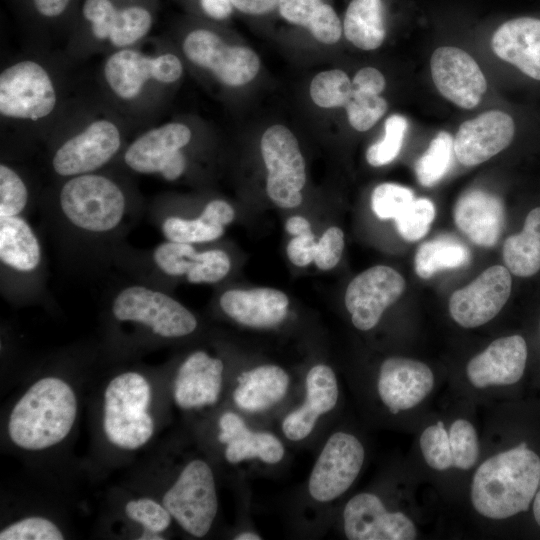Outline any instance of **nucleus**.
<instances>
[{"instance_id":"18","label":"nucleus","mask_w":540,"mask_h":540,"mask_svg":"<svg viewBox=\"0 0 540 540\" xmlns=\"http://www.w3.org/2000/svg\"><path fill=\"white\" fill-rule=\"evenodd\" d=\"M404 289L402 275L388 266H374L357 275L345 293V306L353 325L361 331L374 328Z\"/></svg>"},{"instance_id":"21","label":"nucleus","mask_w":540,"mask_h":540,"mask_svg":"<svg viewBox=\"0 0 540 540\" xmlns=\"http://www.w3.org/2000/svg\"><path fill=\"white\" fill-rule=\"evenodd\" d=\"M432 80L446 99L465 109L476 107L487 89L477 62L464 50L443 46L430 60Z\"/></svg>"},{"instance_id":"9","label":"nucleus","mask_w":540,"mask_h":540,"mask_svg":"<svg viewBox=\"0 0 540 540\" xmlns=\"http://www.w3.org/2000/svg\"><path fill=\"white\" fill-rule=\"evenodd\" d=\"M107 296L106 312L115 324L153 338L177 340L198 328L193 312L160 287L132 279L113 287Z\"/></svg>"},{"instance_id":"22","label":"nucleus","mask_w":540,"mask_h":540,"mask_svg":"<svg viewBox=\"0 0 540 540\" xmlns=\"http://www.w3.org/2000/svg\"><path fill=\"white\" fill-rule=\"evenodd\" d=\"M528 347L519 334L492 341L481 353L469 360L466 376L472 386H512L519 383L526 371Z\"/></svg>"},{"instance_id":"7","label":"nucleus","mask_w":540,"mask_h":540,"mask_svg":"<svg viewBox=\"0 0 540 540\" xmlns=\"http://www.w3.org/2000/svg\"><path fill=\"white\" fill-rule=\"evenodd\" d=\"M196 244L165 240L151 249H137L127 242L115 252L112 265L132 279L166 290V283L215 284L231 270V258L220 248L198 250Z\"/></svg>"},{"instance_id":"27","label":"nucleus","mask_w":540,"mask_h":540,"mask_svg":"<svg viewBox=\"0 0 540 540\" xmlns=\"http://www.w3.org/2000/svg\"><path fill=\"white\" fill-rule=\"evenodd\" d=\"M218 425V440L225 445L224 457L228 463L259 460L274 465L283 460L286 453L283 442L270 432L251 430L239 414L224 412Z\"/></svg>"},{"instance_id":"39","label":"nucleus","mask_w":540,"mask_h":540,"mask_svg":"<svg viewBox=\"0 0 540 540\" xmlns=\"http://www.w3.org/2000/svg\"><path fill=\"white\" fill-rule=\"evenodd\" d=\"M453 468L470 470L480 456V443L474 425L467 419L454 420L448 429Z\"/></svg>"},{"instance_id":"20","label":"nucleus","mask_w":540,"mask_h":540,"mask_svg":"<svg viewBox=\"0 0 540 540\" xmlns=\"http://www.w3.org/2000/svg\"><path fill=\"white\" fill-rule=\"evenodd\" d=\"M434 384V374L424 362L391 356L380 365L376 389L383 406L390 413L399 414L422 403Z\"/></svg>"},{"instance_id":"51","label":"nucleus","mask_w":540,"mask_h":540,"mask_svg":"<svg viewBox=\"0 0 540 540\" xmlns=\"http://www.w3.org/2000/svg\"><path fill=\"white\" fill-rule=\"evenodd\" d=\"M233 6L248 15H264L279 6L280 0H231Z\"/></svg>"},{"instance_id":"29","label":"nucleus","mask_w":540,"mask_h":540,"mask_svg":"<svg viewBox=\"0 0 540 540\" xmlns=\"http://www.w3.org/2000/svg\"><path fill=\"white\" fill-rule=\"evenodd\" d=\"M453 216L456 226L474 244L493 247L504 225V206L496 195L474 189L457 200Z\"/></svg>"},{"instance_id":"53","label":"nucleus","mask_w":540,"mask_h":540,"mask_svg":"<svg viewBox=\"0 0 540 540\" xmlns=\"http://www.w3.org/2000/svg\"><path fill=\"white\" fill-rule=\"evenodd\" d=\"M530 512L535 526L540 529V480L531 504Z\"/></svg>"},{"instance_id":"5","label":"nucleus","mask_w":540,"mask_h":540,"mask_svg":"<svg viewBox=\"0 0 540 540\" xmlns=\"http://www.w3.org/2000/svg\"><path fill=\"white\" fill-rule=\"evenodd\" d=\"M159 0H80L62 49L76 63L151 36Z\"/></svg>"},{"instance_id":"43","label":"nucleus","mask_w":540,"mask_h":540,"mask_svg":"<svg viewBox=\"0 0 540 540\" xmlns=\"http://www.w3.org/2000/svg\"><path fill=\"white\" fill-rule=\"evenodd\" d=\"M435 217L433 203L426 198L414 201L395 218L398 233L407 241H417L429 231Z\"/></svg>"},{"instance_id":"49","label":"nucleus","mask_w":540,"mask_h":540,"mask_svg":"<svg viewBox=\"0 0 540 540\" xmlns=\"http://www.w3.org/2000/svg\"><path fill=\"white\" fill-rule=\"evenodd\" d=\"M385 78L383 74L373 67L360 69L352 80V87L361 90L371 91L380 94L385 89Z\"/></svg>"},{"instance_id":"36","label":"nucleus","mask_w":540,"mask_h":540,"mask_svg":"<svg viewBox=\"0 0 540 540\" xmlns=\"http://www.w3.org/2000/svg\"><path fill=\"white\" fill-rule=\"evenodd\" d=\"M470 260L468 248L451 237H437L420 245L415 255L416 274L423 279L436 272L466 265Z\"/></svg>"},{"instance_id":"45","label":"nucleus","mask_w":540,"mask_h":540,"mask_svg":"<svg viewBox=\"0 0 540 540\" xmlns=\"http://www.w3.org/2000/svg\"><path fill=\"white\" fill-rule=\"evenodd\" d=\"M1 540H62L64 535L50 519L31 516L18 520L0 532Z\"/></svg>"},{"instance_id":"37","label":"nucleus","mask_w":540,"mask_h":540,"mask_svg":"<svg viewBox=\"0 0 540 540\" xmlns=\"http://www.w3.org/2000/svg\"><path fill=\"white\" fill-rule=\"evenodd\" d=\"M452 151L451 135L439 132L415 164L416 176L422 186L431 187L443 178L449 169Z\"/></svg>"},{"instance_id":"41","label":"nucleus","mask_w":540,"mask_h":540,"mask_svg":"<svg viewBox=\"0 0 540 540\" xmlns=\"http://www.w3.org/2000/svg\"><path fill=\"white\" fill-rule=\"evenodd\" d=\"M420 451L425 463L435 471L453 468L448 430L442 421L427 426L420 434Z\"/></svg>"},{"instance_id":"2","label":"nucleus","mask_w":540,"mask_h":540,"mask_svg":"<svg viewBox=\"0 0 540 540\" xmlns=\"http://www.w3.org/2000/svg\"><path fill=\"white\" fill-rule=\"evenodd\" d=\"M62 48L24 45L0 70L1 157L42 146L80 84Z\"/></svg>"},{"instance_id":"54","label":"nucleus","mask_w":540,"mask_h":540,"mask_svg":"<svg viewBox=\"0 0 540 540\" xmlns=\"http://www.w3.org/2000/svg\"><path fill=\"white\" fill-rule=\"evenodd\" d=\"M233 539L235 540H260L262 536L254 531L245 530L237 533Z\"/></svg>"},{"instance_id":"40","label":"nucleus","mask_w":540,"mask_h":540,"mask_svg":"<svg viewBox=\"0 0 540 540\" xmlns=\"http://www.w3.org/2000/svg\"><path fill=\"white\" fill-rule=\"evenodd\" d=\"M345 108L349 124L363 132L369 130L386 113L388 104L380 94L352 87Z\"/></svg>"},{"instance_id":"17","label":"nucleus","mask_w":540,"mask_h":540,"mask_svg":"<svg viewBox=\"0 0 540 540\" xmlns=\"http://www.w3.org/2000/svg\"><path fill=\"white\" fill-rule=\"evenodd\" d=\"M342 527L349 540H413L417 528L401 511L388 510L375 493L352 496L342 511Z\"/></svg>"},{"instance_id":"15","label":"nucleus","mask_w":540,"mask_h":540,"mask_svg":"<svg viewBox=\"0 0 540 540\" xmlns=\"http://www.w3.org/2000/svg\"><path fill=\"white\" fill-rule=\"evenodd\" d=\"M365 461L360 439L347 431L332 433L311 469L307 492L311 500L328 504L343 496L354 484Z\"/></svg>"},{"instance_id":"50","label":"nucleus","mask_w":540,"mask_h":540,"mask_svg":"<svg viewBox=\"0 0 540 540\" xmlns=\"http://www.w3.org/2000/svg\"><path fill=\"white\" fill-rule=\"evenodd\" d=\"M198 4L204 15L216 21L229 18L234 8L231 0H198Z\"/></svg>"},{"instance_id":"44","label":"nucleus","mask_w":540,"mask_h":540,"mask_svg":"<svg viewBox=\"0 0 540 540\" xmlns=\"http://www.w3.org/2000/svg\"><path fill=\"white\" fill-rule=\"evenodd\" d=\"M414 199L411 189L394 183H382L372 192L371 206L377 217L395 219Z\"/></svg>"},{"instance_id":"1","label":"nucleus","mask_w":540,"mask_h":540,"mask_svg":"<svg viewBox=\"0 0 540 540\" xmlns=\"http://www.w3.org/2000/svg\"><path fill=\"white\" fill-rule=\"evenodd\" d=\"M38 205L62 260L87 273L112 265L116 250L147 211L134 176L117 165L52 180Z\"/></svg>"},{"instance_id":"38","label":"nucleus","mask_w":540,"mask_h":540,"mask_svg":"<svg viewBox=\"0 0 540 540\" xmlns=\"http://www.w3.org/2000/svg\"><path fill=\"white\" fill-rule=\"evenodd\" d=\"M352 82L340 69L318 73L311 81L310 96L322 108H336L347 104L351 96Z\"/></svg>"},{"instance_id":"26","label":"nucleus","mask_w":540,"mask_h":540,"mask_svg":"<svg viewBox=\"0 0 540 540\" xmlns=\"http://www.w3.org/2000/svg\"><path fill=\"white\" fill-rule=\"evenodd\" d=\"M80 0H15L26 46L61 48Z\"/></svg>"},{"instance_id":"3","label":"nucleus","mask_w":540,"mask_h":540,"mask_svg":"<svg viewBox=\"0 0 540 540\" xmlns=\"http://www.w3.org/2000/svg\"><path fill=\"white\" fill-rule=\"evenodd\" d=\"M169 44L151 35L102 56L95 71L93 87L135 133L158 123L183 77V59Z\"/></svg>"},{"instance_id":"8","label":"nucleus","mask_w":540,"mask_h":540,"mask_svg":"<svg viewBox=\"0 0 540 540\" xmlns=\"http://www.w3.org/2000/svg\"><path fill=\"white\" fill-rule=\"evenodd\" d=\"M76 415L77 400L71 386L59 377H43L14 405L8 435L19 448L44 450L66 438Z\"/></svg>"},{"instance_id":"31","label":"nucleus","mask_w":540,"mask_h":540,"mask_svg":"<svg viewBox=\"0 0 540 540\" xmlns=\"http://www.w3.org/2000/svg\"><path fill=\"white\" fill-rule=\"evenodd\" d=\"M290 387L287 371L276 364H263L242 372L233 391L235 405L247 413H261L281 402Z\"/></svg>"},{"instance_id":"34","label":"nucleus","mask_w":540,"mask_h":540,"mask_svg":"<svg viewBox=\"0 0 540 540\" xmlns=\"http://www.w3.org/2000/svg\"><path fill=\"white\" fill-rule=\"evenodd\" d=\"M503 259L507 269L519 277H530L540 270V207L527 214L520 233L505 240Z\"/></svg>"},{"instance_id":"4","label":"nucleus","mask_w":540,"mask_h":540,"mask_svg":"<svg viewBox=\"0 0 540 540\" xmlns=\"http://www.w3.org/2000/svg\"><path fill=\"white\" fill-rule=\"evenodd\" d=\"M135 134L93 85H80L42 144L52 180L113 166Z\"/></svg>"},{"instance_id":"25","label":"nucleus","mask_w":540,"mask_h":540,"mask_svg":"<svg viewBox=\"0 0 540 540\" xmlns=\"http://www.w3.org/2000/svg\"><path fill=\"white\" fill-rule=\"evenodd\" d=\"M224 363L204 350L190 353L180 364L173 395L182 409L214 405L221 395Z\"/></svg>"},{"instance_id":"35","label":"nucleus","mask_w":540,"mask_h":540,"mask_svg":"<svg viewBox=\"0 0 540 540\" xmlns=\"http://www.w3.org/2000/svg\"><path fill=\"white\" fill-rule=\"evenodd\" d=\"M38 191L28 172L13 159L1 157L0 217L25 216L38 204Z\"/></svg>"},{"instance_id":"42","label":"nucleus","mask_w":540,"mask_h":540,"mask_svg":"<svg viewBox=\"0 0 540 540\" xmlns=\"http://www.w3.org/2000/svg\"><path fill=\"white\" fill-rule=\"evenodd\" d=\"M407 128L408 122L404 116L395 114L388 117L384 124V137L366 152L367 162L374 167L392 162L400 153Z\"/></svg>"},{"instance_id":"14","label":"nucleus","mask_w":540,"mask_h":540,"mask_svg":"<svg viewBox=\"0 0 540 540\" xmlns=\"http://www.w3.org/2000/svg\"><path fill=\"white\" fill-rule=\"evenodd\" d=\"M162 504L188 534L206 536L218 513L214 473L203 459H192L164 493Z\"/></svg>"},{"instance_id":"48","label":"nucleus","mask_w":540,"mask_h":540,"mask_svg":"<svg viewBox=\"0 0 540 540\" xmlns=\"http://www.w3.org/2000/svg\"><path fill=\"white\" fill-rule=\"evenodd\" d=\"M317 241L312 231L293 236L286 252L289 260L298 267H305L314 262Z\"/></svg>"},{"instance_id":"32","label":"nucleus","mask_w":540,"mask_h":540,"mask_svg":"<svg viewBox=\"0 0 540 540\" xmlns=\"http://www.w3.org/2000/svg\"><path fill=\"white\" fill-rule=\"evenodd\" d=\"M279 13L289 23L307 28L321 43L335 44L342 34L333 7L322 0H280Z\"/></svg>"},{"instance_id":"11","label":"nucleus","mask_w":540,"mask_h":540,"mask_svg":"<svg viewBox=\"0 0 540 540\" xmlns=\"http://www.w3.org/2000/svg\"><path fill=\"white\" fill-rule=\"evenodd\" d=\"M195 139L190 124L181 120L157 123L137 132L114 164L132 174L177 182L189 171L188 149Z\"/></svg>"},{"instance_id":"10","label":"nucleus","mask_w":540,"mask_h":540,"mask_svg":"<svg viewBox=\"0 0 540 540\" xmlns=\"http://www.w3.org/2000/svg\"><path fill=\"white\" fill-rule=\"evenodd\" d=\"M47 264L41 239L25 216L0 217V290L12 302L47 295Z\"/></svg>"},{"instance_id":"12","label":"nucleus","mask_w":540,"mask_h":540,"mask_svg":"<svg viewBox=\"0 0 540 540\" xmlns=\"http://www.w3.org/2000/svg\"><path fill=\"white\" fill-rule=\"evenodd\" d=\"M150 384L135 371L115 376L104 393L103 429L109 442L133 450L147 443L154 432L148 412Z\"/></svg>"},{"instance_id":"33","label":"nucleus","mask_w":540,"mask_h":540,"mask_svg":"<svg viewBox=\"0 0 540 540\" xmlns=\"http://www.w3.org/2000/svg\"><path fill=\"white\" fill-rule=\"evenodd\" d=\"M345 37L362 50H374L385 39L386 28L382 0H351L343 22Z\"/></svg>"},{"instance_id":"24","label":"nucleus","mask_w":540,"mask_h":540,"mask_svg":"<svg viewBox=\"0 0 540 540\" xmlns=\"http://www.w3.org/2000/svg\"><path fill=\"white\" fill-rule=\"evenodd\" d=\"M339 393V383L334 370L322 363L312 366L305 377L302 404L289 412L282 421L284 436L294 442L306 439L315 429L320 417L336 407Z\"/></svg>"},{"instance_id":"52","label":"nucleus","mask_w":540,"mask_h":540,"mask_svg":"<svg viewBox=\"0 0 540 540\" xmlns=\"http://www.w3.org/2000/svg\"><path fill=\"white\" fill-rule=\"evenodd\" d=\"M285 229L292 236H297L312 231L310 222L306 218L298 215L287 219Z\"/></svg>"},{"instance_id":"28","label":"nucleus","mask_w":540,"mask_h":540,"mask_svg":"<svg viewBox=\"0 0 540 540\" xmlns=\"http://www.w3.org/2000/svg\"><path fill=\"white\" fill-rule=\"evenodd\" d=\"M219 306L241 325L271 328L285 320L289 299L284 292L273 288L229 289L220 295Z\"/></svg>"},{"instance_id":"46","label":"nucleus","mask_w":540,"mask_h":540,"mask_svg":"<svg viewBox=\"0 0 540 540\" xmlns=\"http://www.w3.org/2000/svg\"><path fill=\"white\" fill-rule=\"evenodd\" d=\"M125 514L142 525L144 530L161 533L171 524L172 516L166 507L151 498H139L127 502Z\"/></svg>"},{"instance_id":"19","label":"nucleus","mask_w":540,"mask_h":540,"mask_svg":"<svg viewBox=\"0 0 540 540\" xmlns=\"http://www.w3.org/2000/svg\"><path fill=\"white\" fill-rule=\"evenodd\" d=\"M512 288L510 271L501 265L484 270L472 283L455 291L449 300L452 319L464 328L492 320L506 304Z\"/></svg>"},{"instance_id":"30","label":"nucleus","mask_w":540,"mask_h":540,"mask_svg":"<svg viewBox=\"0 0 540 540\" xmlns=\"http://www.w3.org/2000/svg\"><path fill=\"white\" fill-rule=\"evenodd\" d=\"M491 47L500 59L540 80V19L520 17L506 21L492 36Z\"/></svg>"},{"instance_id":"16","label":"nucleus","mask_w":540,"mask_h":540,"mask_svg":"<svg viewBox=\"0 0 540 540\" xmlns=\"http://www.w3.org/2000/svg\"><path fill=\"white\" fill-rule=\"evenodd\" d=\"M261 153L267 169L266 192L281 208L301 204L306 183V165L298 140L285 126H270L261 138Z\"/></svg>"},{"instance_id":"23","label":"nucleus","mask_w":540,"mask_h":540,"mask_svg":"<svg viewBox=\"0 0 540 540\" xmlns=\"http://www.w3.org/2000/svg\"><path fill=\"white\" fill-rule=\"evenodd\" d=\"M512 117L500 110H489L463 122L453 140L457 160L465 166L481 164L504 150L512 141Z\"/></svg>"},{"instance_id":"6","label":"nucleus","mask_w":540,"mask_h":540,"mask_svg":"<svg viewBox=\"0 0 540 540\" xmlns=\"http://www.w3.org/2000/svg\"><path fill=\"white\" fill-rule=\"evenodd\" d=\"M540 480V453L527 441L483 461L470 486L474 510L491 520H507L530 511Z\"/></svg>"},{"instance_id":"47","label":"nucleus","mask_w":540,"mask_h":540,"mask_svg":"<svg viewBox=\"0 0 540 540\" xmlns=\"http://www.w3.org/2000/svg\"><path fill=\"white\" fill-rule=\"evenodd\" d=\"M343 249V231L335 226L330 227L317 241L314 263L321 270H330L340 261Z\"/></svg>"},{"instance_id":"13","label":"nucleus","mask_w":540,"mask_h":540,"mask_svg":"<svg viewBox=\"0 0 540 540\" xmlns=\"http://www.w3.org/2000/svg\"><path fill=\"white\" fill-rule=\"evenodd\" d=\"M179 48L189 64L225 87L237 88L249 83L260 69L259 57L253 50L228 44L210 28L189 29L182 36Z\"/></svg>"},{"instance_id":"55","label":"nucleus","mask_w":540,"mask_h":540,"mask_svg":"<svg viewBox=\"0 0 540 540\" xmlns=\"http://www.w3.org/2000/svg\"><path fill=\"white\" fill-rule=\"evenodd\" d=\"M539 329H540V325H539Z\"/></svg>"}]
</instances>
